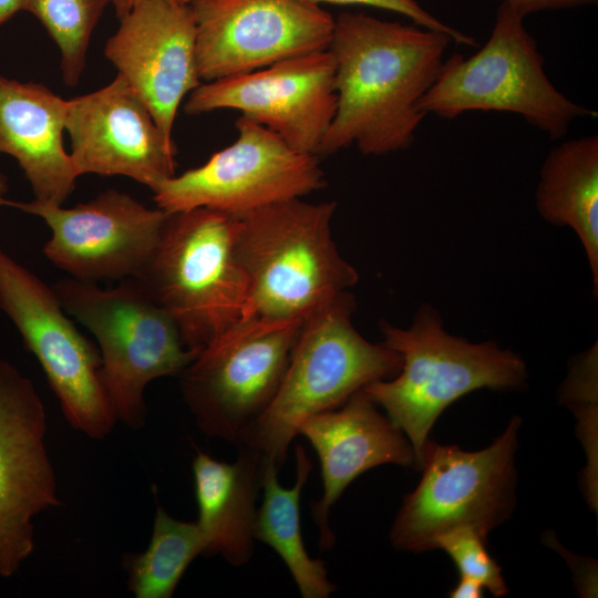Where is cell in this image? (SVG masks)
<instances>
[{"label":"cell","mask_w":598,"mask_h":598,"mask_svg":"<svg viewBox=\"0 0 598 598\" xmlns=\"http://www.w3.org/2000/svg\"><path fill=\"white\" fill-rule=\"evenodd\" d=\"M451 42L414 23L339 14L328 47L337 110L317 155L352 145L373 156L409 148L426 116L420 101L439 79Z\"/></svg>","instance_id":"cell-1"},{"label":"cell","mask_w":598,"mask_h":598,"mask_svg":"<svg viewBox=\"0 0 598 598\" xmlns=\"http://www.w3.org/2000/svg\"><path fill=\"white\" fill-rule=\"evenodd\" d=\"M336 202H278L237 217L235 247L249 286L244 319H305L358 281L331 237Z\"/></svg>","instance_id":"cell-2"},{"label":"cell","mask_w":598,"mask_h":598,"mask_svg":"<svg viewBox=\"0 0 598 598\" xmlns=\"http://www.w3.org/2000/svg\"><path fill=\"white\" fill-rule=\"evenodd\" d=\"M353 310L347 291L302 320L276 395L236 446L250 447L280 467L306 419L399 373L401 354L365 340L351 322Z\"/></svg>","instance_id":"cell-3"},{"label":"cell","mask_w":598,"mask_h":598,"mask_svg":"<svg viewBox=\"0 0 598 598\" xmlns=\"http://www.w3.org/2000/svg\"><path fill=\"white\" fill-rule=\"evenodd\" d=\"M384 343L401 354L395 378L362 390L383 408L409 439L420 470L429 433L440 414L461 396L480 389L522 388L527 369L522 357L496 342H468L450 334L439 312L423 305L408 329L383 322Z\"/></svg>","instance_id":"cell-4"},{"label":"cell","mask_w":598,"mask_h":598,"mask_svg":"<svg viewBox=\"0 0 598 598\" xmlns=\"http://www.w3.org/2000/svg\"><path fill=\"white\" fill-rule=\"evenodd\" d=\"M237 217L194 208L169 214L137 277L199 353L245 317L249 286L235 247Z\"/></svg>","instance_id":"cell-5"},{"label":"cell","mask_w":598,"mask_h":598,"mask_svg":"<svg viewBox=\"0 0 598 598\" xmlns=\"http://www.w3.org/2000/svg\"><path fill=\"white\" fill-rule=\"evenodd\" d=\"M66 315L95 338L101 377L117 421L138 430L146 423L144 391L162 377H179L198 353L137 278L109 289L72 277L52 285Z\"/></svg>","instance_id":"cell-6"},{"label":"cell","mask_w":598,"mask_h":598,"mask_svg":"<svg viewBox=\"0 0 598 598\" xmlns=\"http://www.w3.org/2000/svg\"><path fill=\"white\" fill-rule=\"evenodd\" d=\"M512 7L501 3L491 35L473 55L445 59L439 79L420 101L427 114L454 120L473 111L519 115L551 140L597 112L574 102L551 83L537 43Z\"/></svg>","instance_id":"cell-7"},{"label":"cell","mask_w":598,"mask_h":598,"mask_svg":"<svg viewBox=\"0 0 598 598\" xmlns=\"http://www.w3.org/2000/svg\"><path fill=\"white\" fill-rule=\"evenodd\" d=\"M520 417L487 447L468 452L429 440L422 476L404 496L390 542L398 550L434 549L435 538L455 527H471L482 536L504 523L515 507L517 450Z\"/></svg>","instance_id":"cell-8"},{"label":"cell","mask_w":598,"mask_h":598,"mask_svg":"<svg viewBox=\"0 0 598 598\" xmlns=\"http://www.w3.org/2000/svg\"><path fill=\"white\" fill-rule=\"evenodd\" d=\"M302 319L240 320L179 374L198 429L237 445L276 395Z\"/></svg>","instance_id":"cell-9"},{"label":"cell","mask_w":598,"mask_h":598,"mask_svg":"<svg viewBox=\"0 0 598 598\" xmlns=\"http://www.w3.org/2000/svg\"><path fill=\"white\" fill-rule=\"evenodd\" d=\"M0 309L41 365L69 424L91 439L110 435L117 417L97 347L69 319L53 288L1 247Z\"/></svg>","instance_id":"cell-10"},{"label":"cell","mask_w":598,"mask_h":598,"mask_svg":"<svg viewBox=\"0 0 598 598\" xmlns=\"http://www.w3.org/2000/svg\"><path fill=\"white\" fill-rule=\"evenodd\" d=\"M236 128L233 144L153 190L158 208L173 214L204 207L239 217L324 186L319 156L295 151L272 131L244 116Z\"/></svg>","instance_id":"cell-11"},{"label":"cell","mask_w":598,"mask_h":598,"mask_svg":"<svg viewBox=\"0 0 598 598\" xmlns=\"http://www.w3.org/2000/svg\"><path fill=\"white\" fill-rule=\"evenodd\" d=\"M200 80L210 82L328 49L334 18L299 0H192Z\"/></svg>","instance_id":"cell-12"},{"label":"cell","mask_w":598,"mask_h":598,"mask_svg":"<svg viewBox=\"0 0 598 598\" xmlns=\"http://www.w3.org/2000/svg\"><path fill=\"white\" fill-rule=\"evenodd\" d=\"M337 102L334 62L326 49L200 83L190 92L184 111L200 114L236 110L272 131L295 151L317 155Z\"/></svg>","instance_id":"cell-13"},{"label":"cell","mask_w":598,"mask_h":598,"mask_svg":"<svg viewBox=\"0 0 598 598\" xmlns=\"http://www.w3.org/2000/svg\"><path fill=\"white\" fill-rule=\"evenodd\" d=\"M8 206L41 217L51 229L43 254L72 278H137L157 246L169 213L107 189L71 208L33 199Z\"/></svg>","instance_id":"cell-14"},{"label":"cell","mask_w":598,"mask_h":598,"mask_svg":"<svg viewBox=\"0 0 598 598\" xmlns=\"http://www.w3.org/2000/svg\"><path fill=\"white\" fill-rule=\"evenodd\" d=\"M47 425L33 382L0 359V576L6 578L34 550L33 518L61 505Z\"/></svg>","instance_id":"cell-15"},{"label":"cell","mask_w":598,"mask_h":598,"mask_svg":"<svg viewBox=\"0 0 598 598\" xmlns=\"http://www.w3.org/2000/svg\"><path fill=\"white\" fill-rule=\"evenodd\" d=\"M76 174L130 177L153 192L175 175V147L120 73L106 86L66 101L64 122Z\"/></svg>","instance_id":"cell-16"},{"label":"cell","mask_w":598,"mask_h":598,"mask_svg":"<svg viewBox=\"0 0 598 598\" xmlns=\"http://www.w3.org/2000/svg\"><path fill=\"white\" fill-rule=\"evenodd\" d=\"M120 22L105 45V56L173 141L178 107L200 84L192 7L181 0H137Z\"/></svg>","instance_id":"cell-17"},{"label":"cell","mask_w":598,"mask_h":598,"mask_svg":"<svg viewBox=\"0 0 598 598\" xmlns=\"http://www.w3.org/2000/svg\"><path fill=\"white\" fill-rule=\"evenodd\" d=\"M299 434L310 442L320 461L323 493L311 504V512L322 550L331 549L336 542L329 526L330 508L351 482L382 464L415 467L406 435L379 412L363 390L340 406L306 419Z\"/></svg>","instance_id":"cell-18"},{"label":"cell","mask_w":598,"mask_h":598,"mask_svg":"<svg viewBox=\"0 0 598 598\" xmlns=\"http://www.w3.org/2000/svg\"><path fill=\"white\" fill-rule=\"evenodd\" d=\"M65 113L47 86L0 75V153L17 159L38 202L62 205L79 177L63 145Z\"/></svg>","instance_id":"cell-19"},{"label":"cell","mask_w":598,"mask_h":598,"mask_svg":"<svg viewBox=\"0 0 598 598\" xmlns=\"http://www.w3.org/2000/svg\"><path fill=\"white\" fill-rule=\"evenodd\" d=\"M233 463L197 451L193 461L197 523L205 535V556L220 555L235 567L247 564L255 548L256 501L261 488L262 457L237 446Z\"/></svg>","instance_id":"cell-20"},{"label":"cell","mask_w":598,"mask_h":598,"mask_svg":"<svg viewBox=\"0 0 598 598\" xmlns=\"http://www.w3.org/2000/svg\"><path fill=\"white\" fill-rule=\"evenodd\" d=\"M540 216L570 227L584 247L594 292H598V136H580L553 147L535 194Z\"/></svg>","instance_id":"cell-21"},{"label":"cell","mask_w":598,"mask_h":598,"mask_svg":"<svg viewBox=\"0 0 598 598\" xmlns=\"http://www.w3.org/2000/svg\"><path fill=\"white\" fill-rule=\"evenodd\" d=\"M296 481L283 487L278 481V466L262 462L264 499L257 508L254 538L270 546L285 561L302 598H328L336 585L328 579L323 560L311 558L301 534L300 497L312 463L302 445L295 447Z\"/></svg>","instance_id":"cell-22"},{"label":"cell","mask_w":598,"mask_h":598,"mask_svg":"<svg viewBox=\"0 0 598 598\" xmlns=\"http://www.w3.org/2000/svg\"><path fill=\"white\" fill-rule=\"evenodd\" d=\"M206 547L197 520L176 519L157 503L147 548L124 558L130 591L136 598H171L187 567L205 555Z\"/></svg>","instance_id":"cell-23"},{"label":"cell","mask_w":598,"mask_h":598,"mask_svg":"<svg viewBox=\"0 0 598 598\" xmlns=\"http://www.w3.org/2000/svg\"><path fill=\"white\" fill-rule=\"evenodd\" d=\"M109 3L112 0H24L23 10L41 21L60 49L66 85L78 84L91 34Z\"/></svg>","instance_id":"cell-24"},{"label":"cell","mask_w":598,"mask_h":598,"mask_svg":"<svg viewBox=\"0 0 598 598\" xmlns=\"http://www.w3.org/2000/svg\"><path fill=\"white\" fill-rule=\"evenodd\" d=\"M486 537L471 527L462 526L440 534L434 549L444 550L455 563L460 576L478 581L494 596L502 597L508 589L501 567L486 549Z\"/></svg>","instance_id":"cell-25"},{"label":"cell","mask_w":598,"mask_h":598,"mask_svg":"<svg viewBox=\"0 0 598 598\" xmlns=\"http://www.w3.org/2000/svg\"><path fill=\"white\" fill-rule=\"evenodd\" d=\"M305 3L320 6L321 3L341 4V6H367L377 9H383L402 14L410 19L412 23L422 28L446 33L454 43L462 45H476L475 38L453 28L440 20L416 0H299Z\"/></svg>","instance_id":"cell-26"},{"label":"cell","mask_w":598,"mask_h":598,"mask_svg":"<svg viewBox=\"0 0 598 598\" xmlns=\"http://www.w3.org/2000/svg\"><path fill=\"white\" fill-rule=\"evenodd\" d=\"M523 17L544 10H557L596 4L598 0H501Z\"/></svg>","instance_id":"cell-27"},{"label":"cell","mask_w":598,"mask_h":598,"mask_svg":"<svg viewBox=\"0 0 598 598\" xmlns=\"http://www.w3.org/2000/svg\"><path fill=\"white\" fill-rule=\"evenodd\" d=\"M484 587L476 580L460 576L458 582L450 591L452 598H481Z\"/></svg>","instance_id":"cell-28"},{"label":"cell","mask_w":598,"mask_h":598,"mask_svg":"<svg viewBox=\"0 0 598 598\" xmlns=\"http://www.w3.org/2000/svg\"><path fill=\"white\" fill-rule=\"evenodd\" d=\"M24 0H0V24L23 10Z\"/></svg>","instance_id":"cell-29"},{"label":"cell","mask_w":598,"mask_h":598,"mask_svg":"<svg viewBox=\"0 0 598 598\" xmlns=\"http://www.w3.org/2000/svg\"><path fill=\"white\" fill-rule=\"evenodd\" d=\"M137 0H112L116 17L122 19L125 17Z\"/></svg>","instance_id":"cell-30"},{"label":"cell","mask_w":598,"mask_h":598,"mask_svg":"<svg viewBox=\"0 0 598 598\" xmlns=\"http://www.w3.org/2000/svg\"><path fill=\"white\" fill-rule=\"evenodd\" d=\"M8 192L7 177L0 173V206H8L9 199L6 198Z\"/></svg>","instance_id":"cell-31"},{"label":"cell","mask_w":598,"mask_h":598,"mask_svg":"<svg viewBox=\"0 0 598 598\" xmlns=\"http://www.w3.org/2000/svg\"><path fill=\"white\" fill-rule=\"evenodd\" d=\"M184 3H190L192 0H181Z\"/></svg>","instance_id":"cell-32"}]
</instances>
